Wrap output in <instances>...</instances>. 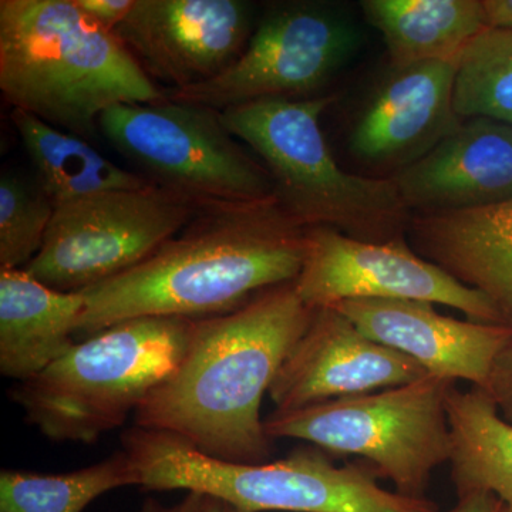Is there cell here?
I'll return each instance as SVG.
<instances>
[{
  "mask_svg": "<svg viewBox=\"0 0 512 512\" xmlns=\"http://www.w3.org/2000/svg\"><path fill=\"white\" fill-rule=\"evenodd\" d=\"M313 311L289 282L234 311L195 319L180 363L140 404L136 426L217 460L266 463L274 440L261 417L262 399Z\"/></svg>",
  "mask_w": 512,
  "mask_h": 512,
  "instance_id": "1",
  "label": "cell"
},
{
  "mask_svg": "<svg viewBox=\"0 0 512 512\" xmlns=\"http://www.w3.org/2000/svg\"><path fill=\"white\" fill-rule=\"evenodd\" d=\"M308 231L278 197L205 208L150 258L82 291L79 333L146 316L202 319L295 282Z\"/></svg>",
  "mask_w": 512,
  "mask_h": 512,
  "instance_id": "2",
  "label": "cell"
},
{
  "mask_svg": "<svg viewBox=\"0 0 512 512\" xmlns=\"http://www.w3.org/2000/svg\"><path fill=\"white\" fill-rule=\"evenodd\" d=\"M0 90L12 109L90 143L111 107L167 97L74 0L0 2Z\"/></svg>",
  "mask_w": 512,
  "mask_h": 512,
  "instance_id": "3",
  "label": "cell"
},
{
  "mask_svg": "<svg viewBox=\"0 0 512 512\" xmlns=\"http://www.w3.org/2000/svg\"><path fill=\"white\" fill-rule=\"evenodd\" d=\"M144 490L212 495L245 512H441L429 498L380 487L366 461L336 466L322 448H296L284 460L235 464L205 456L161 431L134 426L121 439Z\"/></svg>",
  "mask_w": 512,
  "mask_h": 512,
  "instance_id": "4",
  "label": "cell"
},
{
  "mask_svg": "<svg viewBox=\"0 0 512 512\" xmlns=\"http://www.w3.org/2000/svg\"><path fill=\"white\" fill-rule=\"evenodd\" d=\"M333 100H259L221 114L271 174L278 200L306 228H332L370 242L402 238L412 214L393 178L348 173L330 151L320 117Z\"/></svg>",
  "mask_w": 512,
  "mask_h": 512,
  "instance_id": "5",
  "label": "cell"
},
{
  "mask_svg": "<svg viewBox=\"0 0 512 512\" xmlns=\"http://www.w3.org/2000/svg\"><path fill=\"white\" fill-rule=\"evenodd\" d=\"M195 319L123 320L74 342L39 375L12 392L26 420L53 441L94 443L131 412L180 363Z\"/></svg>",
  "mask_w": 512,
  "mask_h": 512,
  "instance_id": "6",
  "label": "cell"
},
{
  "mask_svg": "<svg viewBox=\"0 0 512 512\" xmlns=\"http://www.w3.org/2000/svg\"><path fill=\"white\" fill-rule=\"evenodd\" d=\"M451 380L427 375L377 392L329 400L265 419L272 440L298 439L330 456H357L396 493L427 498L434 470L453 453L447 397Z\"/></svg>",
  "mask_w": 512,
  "mask_h": 512,
  "instance_id": "7",
  "label": "cell"
},
{
  "mask_svg": "<svg viewBox=\"0 0 512 512\" xmlns=\"http://www.w3.org/2000/svg\"><path fill=\"white\" fill-rule=\"evenodd\" d=\"M99 128L146 180L204 210L276 197L271 174L228 130L221 111L165 97L111 107Z\"/></svg>",
  "mask_w": 512,
  "mask_h": 512,
  "instance_id": "8",
  "label": "cell"
},
{
  "mask_svg": "<svg viewBox=\"0 0 512 512\" xmlns=\"http://www.w3.org/2000/svg\"><path fill=\"white\" fill-rule=\"evenodd\" d=\"M202 210L156 184L57 205L42 248L25 269L56 291H86L146 261Z\"/></svg>",
  "mask_w": 512,
  "mask_h": 512,
  "instance_id": "9",
  "label": "cell"
},
{
  "mask_svg": "<svg viewBox=\"0 0 512 512\" xmlns=\"http://www.w3.org/2000/svg\"><path fill=\"white\" fill-rule=\"evenodd\" d=\"M360 45L343 13L318 2L272 6L255 25L248 45L220 76L168 99L224 111L252 101L318 97Z\"/></svg>",
  "mask_w": 512,
  "mask_h": 512,
  "instance_id": "10",
  "label": "cell"
},
{
  "mask_svg": "<svg viewBox=\"0 0 512 512\" xmlns=\"http://www.w3.org/2000/svg\"><path fill=\"white\" fill-rule=\"evenodd\" d=\"M293 285L313 309L353 299H404L448 306L474 322L504 325L483 293L460 284L403 238L370 242L332 228H309L305 262Z\"/></svg>",
  "mask_w": 512,
  "mask_h": 512,
  "instance_id": "11",
  "label": "cell"
},
{
  "mask_svg": "<svg viewBox=\"0 0 512 512\" xmlns=\"http://www.w3.org/2000/svg\"><path fill=\"white\" fill-rule=\"evenodd\" d=\"M254 29L244 0H136L114 33L154 83L184 90L224 73Z\"/></svg>",
  "mask_w": 512,
  "mask_h": 512,
  "instance_id": "12",
  "label": "cell"
},
{
  "mask_svg": "<svg viewBox=\"0 0 512 512\" xmlns=\"http://www.w3.org/2000/svg\"><path fill=\"white\" fill-rule=\"evenodd\" d=\"M430 375L409 356L367 338L333 306L316 308L269 389L276 412L403 386Z\"/></svg>",
  "mask_w": 512,
  "mask_h": 512,
  "instance_id": "13",
  "label": "cell"
},
{
  "mask_svg": "<svg viewBox=\"0 0 512 512\" xmlns=\"http://www.w3.org/2000/svg\"><path fill=\"white\" fill-rule=\"evenodd\" d=\"M333 308L367 338L409 356L430 375L481 390L512 340L511 326L444 316L430 302L353 299Z\"/></svg>",
  "mask_w": 512,
  "mask_h": 512,
  "instance_id": "14",
  "label": "cell"
},
{
  "mask_svg": "<svg viewBox=\"0 0 512 512\" xmlns=\"http://www.w3.org/2000/svg\"><path fill=\"white\" fill-rule=\"evenodd\" d=\"M410 214L485 207L512 198V127L464 119L393 175Z\"/></svg>",
  "mask_w": 512,
  "mask_h": 512,
  "instance_id": "15",
  "label": "cell"
},
{
  "mask_svg": "<svg viewBox=\"0 0 512 512\" xmlns=\"http://www.w3.org/2000/svg\"><path fill=\"white\" fill-rule=\"evenodd\" d=\"M457 62H429L393 70L360 113L350 148L373 164H403L426 154L454 130Z\"/></svg>",
  "mask_w": 512,
  "mask_h": 512,
  "instance_id": "16",
  "label": "cell"
},
{
  "mask_svg": "<svg viewBox=\"0 0 512 512\" xmlns=\"http://www.w3.org/2000/svg\"><path fill=\"white\" fill-rule=\"evenodd\" d=\"M407 232L417 254L483 293L512 328V198L466 210L416 212Z\"/></svg>",
  "mask_w": 512,
  "mask_h": 512,
  "instance_id": "17",
  "label": "cell"
},
{
  "mask_svg": "<svg viewBox=\"0 0 512 512\" xmlns=\"http://www.w3.org/2000/svg\"><path fill=\"white\" fill-rule=\"evenodd\" d=\"M86 309L83 292H60L26 269H0V372L32 379L74 345Z\"/></svg>",
  "mask_w": 512,
  "mask_h": 512,
  "instance_id": "18",
  "label": "cell"
},
{
  "mask_svg": "<svg viewBox=\"0 0 512 512\" xmlns=\"http://www.w3.org/2000/svg\"><path fill=\"white\" fill-rule=\"evenodd\" d=\"M360 6L382 35L393 70L457 62L487 29L483 0H365Z\"/></svg>",
  "mask_w": 512,
  "mask_h": 512,
  "instance_id": "19",
  "label": "cell"
},
{
  "mask_svg": "<svg viewBox=\"0 0 512 512\" xmlns=\"http://www.w3.org/2000/svg\"><path fill=\"white\" fill-rule=\"evenodd\" d=\"M35 180L55 207L101 192L146 187L150 181L103 156L82 137L50 126L20 109L10 113Z\"/></svg>",
  "mask_w": 512,
  "mask_h": 512,
  "instance_id": "20",
  "label": "cell"
},
{
  "mask_svg": "<svg viewBox=\"0 0 512 512\" xmlns=\"http://www.w3.org/2000/svg\"><path fill=\"white\" fill-rule=\"evenodd\" d=\"M453 437L451 480L457 495L487 491L512 512V423L481 389L451 387L447 397Z\"/></svg>",
  "mask_w": 512,
  "mask_h": 512,
  "instance_id": "21",
  "label": "cell"
},
{
  "mask_svg": "<svg viewBox=\"0 0 512 512\" xmlns=\"http://www.w3.org/2000/svg\"><path fill=\"white\" fill-rule=\"evenodd\" d=\"M128 485H140V480L123 448L100 463L72 473L3 470L0 512H83L101 495Z\"/></svg>",
  "mask_w": 512,
  "mask_h": 512,
  "instance_id": "22",
  "label": "cell"
},
{
  "mask_svg": "<svg viewBox=\"0 0 512 512\" xmlns=\"http://www.w3.org/2000/svg\"><path fill=\"white\" fill-rule=\"evenodd\" d=\"M454 111L512 127V29L478 33L457 60Z\"/></svg>",
  "mask_w": 512,
  "mask_h": 512,
  "instance_id": "23",
  "label": "cell"
},
{
  "mask_svg": "<svg viewBox=\"0 0 512 512\" xmlns=\"http://www.w3.org/2000/svg\"><path fill=\"white\" fill-rule=\"evenodd\" d=\"M55 204L37 185L13 171L0 175V269H25L39 254Z\"/></svg>",
  "mask_w": 512,
  "mask_h": 512,
  "instance_id": "24",
  "label": "cell"
},
{
  "mask_svg": "<svg viewBox=\"0 0 512 512\" xmlns=\"http://www.w3.org/2000/svg\"><path fill=\"white\" fill-rule=\"evenodd\" d=\"M483 392L493 400L498 413L512 423V340L495 360Z\"/></svg>",
  "mask_w": 512,
  "mask_h": 512,
  "instance_id": "25",
  "label": "cell"
},
{
  "mask_svg": "<svg viewBox=\"0 0 512 512\" xmlns=\"http://www.w3.org/2000/svg\"><path fill=\"white\" fill-rule=\"evenodd\" d=\"M74 2L104 29L114 32L130 15L136 0H74Z\"/></svg>",
  "mask_w": 512,
  "mask_h": 512,
  "instance_id": "26",
  "label": "cell"
},
{
  "mask_svg": "<svg viewBox=\"0 0 512 512\" xmlns=\"http://www.w3.org/2000/svg\"><path fill=\"white\" fill-rule=\"evenodd\" d=\"M447 512H511L495 495L487 491L458 494L457 504Z\"/></svg>",
  "mask_w": 512,
  "mask_h": 512,
  "instance_id": "27",
  "label": "cell"
},
{
  "mask_svg": "<svg viewBox=\"0 0 512 512\" xmlns=\"http://www.w3.org/2000/svg\"><path fill=\"white\" fill-rule=\"evenodd\" d=\"M485 26L512 29V0H483Z\"/></svg>",
  "mask_w": 512,
  "mask_h": 512,
  "instance_id": "28",
  "label": "cell"
},
{
  "mask_svg": "<svg viewBox=\"0 0 512 512\" xmlns=\"http://www.w3.org/2000/svg\"><path fill=\"white\" fill-rule=\"evenodd\" d=\"M204 495L200 493H188L180 503L164 505L154 498H147L141 505L140 512H201Z\"/></svg>",
  "mask_w": 512,
  "mask_h": 512,
  "instance_id": "29",
  "label": "cell"
},
{
  "mask_svg": "<svg viewBox=\"0 0 512 512\" xmlns=\"http://www.w3.org/2000/svg\"><path fill=\"white\" fill-rule=\"evenodd\" d=\"M204 495V494H202ZM201 512H245L238 508L237 505L228 503L222 498L212 497V495H204V503H202Z\"/></svg>",
  "mask_w": 512,
  "mask_h": 512,
  "instance_id": "30",
  "label": "cell"
}]
</instances>
